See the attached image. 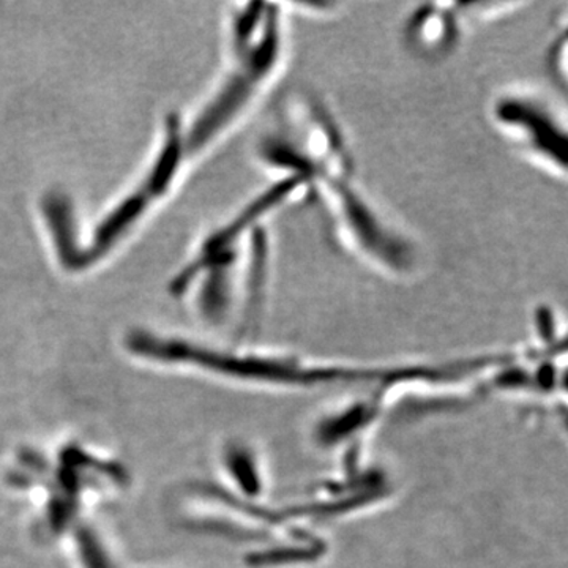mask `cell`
Returning <instances> with one entry per match:
<instances>
[{
  "label": "cell",
  "mask_w": 568,
  "mask_h": 568,
  "mask_svg": "<svg viewBox=\"0 0 568 568\" xmlns=\"http://www.w3.org/2000/svg\"><path fill=\"white\" fill-rule=\"evenodd\" d=\"M310 196L320 205L335 244L358 264L384 278L406 280L417 274L420 252L416 242L388 219L355 171L320 175L310 183Z\"/></svg>",
  "instance_id": "1"
},
{
  "label": "cell",
  "mask_w": 568,
  "mask_h": 568,
  "mask_svg": "<svg viewBox=\"0 0 568 568\" xmlns=\"http://www.w3.org/2000/svg\"><path fill=\"white\" fill-rule=\"evenodd\" d=\"M488 118L495 132L526 162L556 181H567L566 104L538 89L517 85L493 97Z\"/></svg>",
  "instance_id": "2"
},
{
  "label": "cell",
  "mask_w": 568,
  "mask_h": 568,
  "mask_svg": "<svg viewBox=\"0 0 568 568\" xmlns=\"http://www.w3.org/2000/svg\"><path fill=\"white\" fill-rule=\"evenodd\" d=\"M465 2H425L407 14L403 41L424 61L439 62L458 50L467 24Z\"/></svg>",
  "instance_id": "3"
},
{
  "label": "cell",
  "mask_w": 568,
  "mask_h": 568,
  "mask_svg": "<svg viewBox=\"0 0 568 568\" xmlns=\"http://www.w3.org/2000/svg\"><path fill=\"white\" fill-rule=\"evenodd\" d=\"M567 17L560 22L558 31L548 47L547 63L549 77L556 88L566 97L567 91Z\"/></svg>",
  "instance_id": "4"
}]
</instances>
